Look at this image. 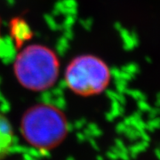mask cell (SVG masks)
I'll list each match as a JSON object with an SVG mask.
<instances>
[{
    "instance_id": "cell-1",
    "label": "cell",
    "mask_w": 160,
    "mask_h": 160,
    "mask_svg": "<svg viewBox=\"0 0 160 160\" xmlns=\"http://www.w3.org/2000/svg\"><path fill=\"white\" fill-rule=\"evenodd\" d=\"M21 130L29 145L40 150H50L65 140L69 126L61 109L51 104L39 103L24 113Z\"/></svg>"
},
{
    "instance_id": "cell-2",
    "label": "cell",
    "mask_w": 160,
    "mask_h": 160,
    "mask_svg": "<svg viewBox=\"0 0 160 160\" xmlns=\"http://www.w3.org/2000/svg\"><path fill=\"white\" fill-rule=\"evenodd\" d=\"M60 63L52 50L41 45L27 46L16 57L13 70L19 83L31 91L51 88L59 76Z\"/></svg>"
},
{
    "instance_id": "cell-3",
    "label": "cell",
    "mask_w": 160,
    "mask_h": 160,
    "mask_svg": "<svg viewBox=\"0 0 160 160\" xmlns=\"http://www.w3.org/2000/svg\"><path fill=\"white\" fill-rule=\"evenodd\" d=\"M110 78L109 66L92 54L73 59L65 71V81L69 89L80 96L100 94L109 86Z\"/></svg>"
},
{
    "instance_id": "cell-4",
    "label": "cell",
    "mask_w": 160,
    "mask_h": 160,
    "mask_svg": "<svg viewBox=\"0 0 160 160\" xmlns=\"http://www.w3.org/2000/svg\"><path fill=\"white\" fill-rule=\"evenodd\" d=\"M14 142V132L10 121L0 113V160H4L11 152Z\"/></svg>"
}]
</instances>
